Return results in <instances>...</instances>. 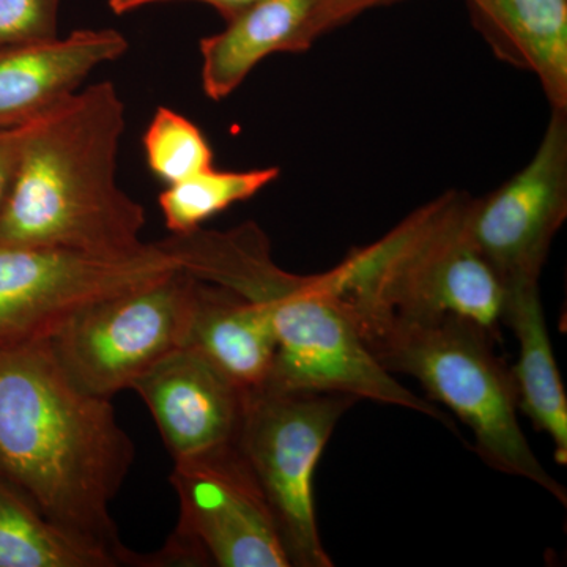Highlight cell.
Listing matches in <instances>:
<instances>
[{"mask_svg": "<svg viewBox=\"0 0 567 567\" xmlns=\"http://www.w3.org/2000/svg\"><path fill=\"white\" fill-rule=\"evenodd\" d=\"M111 399L63 371L50 342L0 346V476L44 517L136 566L112 503L134 464Z\"/></svg>", "mask_w": 567, "mask_h": 567, "instance_id": "cell-1", "label": "cell"}, {"mask_svg": "<svg viewBox=\"0 0 567 567\" xmlns=\"http://www.w3.org/2000/svg\"><path fill=\"white\" fill-rule=\"evenodd\" d=\"M181 270L226 287L267 312L278 354L268 385L328 391L361 401L401 406L456 431L434 402L402 386L375 360L358 327L352 306L330 274L300 276L275 262L267 235L257 224L229 230L171 235L159 241Z\"/></svg>", "mask_w": 567, "mask_h": 567, "instance_id": "cell-2", "label": "cell"}, {"mask_svg": "<svg viewBox=\"0 0 567 567\" xmlns=\"http://www.w3.org/2000/svg\"><path fill=\"white\" fill-rule=\"evenodd\" d=\"M123 132L125 103L107 81L25 122L0 245L104 256L144 248L145 208L117 182Z\"/></svg>", "mask_w": 567, "mask_h": 567, "instance_id": "cell-3", "label": "cell"}, {"mask_svg": "<svg viewBox=\"0 0 567 567\" xmlns=\"http://www.w3.org/2000/svg\"><path fill=\"white\" fill-rule=\"evenodd\" d=\"M473 197L450 192L331 268L354 316L472 320L498 339L505 289L468 233Z\"/></svg>", "mask_w": 567, "mask_h": 567, "instance_id": "cell-4", "label": "cell"}, {"mask_svg": "<svg viewBox=\"0 0 567 567\" xmlns=\"http://www.w3.org/2000/svg\"><path fill=\"white\" fill-rule=\"evenodd\" d=\"M357 322L388 372L413 377L431 401L445 405L472 431L475 451L488 466L532 481L566 505V488L544 468L522 431L516 380L496 357L494 336L454 316H357Z\"/></svg>", "mask_w": 567, "mask_h": 567, "instance_id": "cell-5", "label": "cell"}, {"mask_svg": "<svg viewBox=\"0 0 567 567\" xmlns=\"http://www.w3.org/2000/svg\"><path fill=\"white\" fill-rule=\"evenodd\" d=\"M357 399L267 385L246 395L237 445L295 567H331L317 525L315 475L336 425Z\"/></svg>", "mask_w": 567, "mask_h": 567, "instance_id": "cell-6", "label": "cell"}, {"mask_svg": "<svg viewBox=\"0 0 567 567\" xmlns=\"http://www.w3.org/2000/svg\"><path fill=\"white\" fill-rule=\"evenodd\" d=\"M196 290L178 268L89 306L48 342L78 386L112 399L186 347Z\"/></svg>", "mask_w": 567, "mask_h": 567, "instance_id": "cell-7", "label": "cell"}, {"mask_svg": "<svg viewBox=\"0 0 567 567\" xmlns=\"http://www.w3.org/2000/svg\"><path fill=\"white\" fill-rule=\"evenodd\" d=\"M178 522L141 567H290L281 536L237 445L174 462Z\"/></svg>", "mask_w": 567, "mask_h": 567, "instance_id": "cell-8", "label": "cell"}, {"mask_svg": "<svg viewBox=\"0 0 567 567\" xmlns=\"http://www.w3.org/2000/svg\"><path fill=\"white\" fill-rule=\"evenodd\" d=\"M178 268L159 244L115 256L0 245V346L50 341L89 306Z\"/></svg>", "mask_w": 567, "mask_h": 567, "instance_id": "cell-9", "label": "cell"}, {"mask_svg": "<svg viewBox=\"0 0 567 567\" xmlns=\"http://www.w3.org/2000/svg\"><path fill=\"white\" fill-rule=\"evenodd\" d=\"M567 218V111L551 110L527 166L472 199L468 233L503 289L539 286L551 241Z\"/></svg>", "mask_w": 567, "mask_h": 567, "instance_id": "cell-10", "label": "cell"}, {"mask_svg": "<svg viewBox=\"0 0 567 567\" xmlns=\"http://www.w3.org/2000/svg\"><path fill=\"white\" fill-rule=\"evenodd\" d=\"M175 461L237 442L246 391L193 347H183L133 383Z\"/></svg>", "mask_w": 567, "mask_h": 567, "instance_id": "cell-11", "label": "cell"}, {"mask_svg": "<svg viewBox=\"0 0 567 567\" xmlns=\"http://www.w3.org/2000/svg\"><path fill=\"white\" fill-rule=\"evenodd\" d=\"M128 40L114 29H81L52 39L0 50V128L39 117L80 85L93 70L117 61Z\"/></svg>", "mask_w": 567, "mask_h": 567, "instance_id": "cell-12", "label": "cell"}, {"mask_svg": "<svg viewBox=\"0 0 567 567\" xmlns=\"http://www.w3.org/2000/svg\"><path fill=\"white\" fill-rule=\"evenodd\" d=\"M315 9L316 0H257L223 32L200 40L205 95L223 102L270 55L311 50Z\"/></svg>", "mask_w": 567, "mask_h": 567, "instance_id": "cell-13", "label": "cell"}, {"mask_svg": "<svg viewBox=\"0 0 567 567\" xmlns=\"http://www.w3.org/2000/svg\"><path fill=\"white\" fill-rule=\"evenodd\" d=\"M496 58L535 74L551 110L567 111V0H466Z\"/></svg>", "mask_w": 567, "mask_h": 567, "instance_id": "cell-14", "label": "cell"}, {"mask_svg": "<svg viewBox=\"0 0 567 567\" xmlns=\"http://www.w3.org/2000/svg\"><path fill=\"white\" fill-rule=\"evenodd\" d=\"M186 346L246 393L262 390L274 375L278 342L267 312L226 287L197 279Z\"/></svg>", "mask_w": 567, "mask_h": 567, "instance_id": "cell-15", "label": "cell"}, {"mask_svg": "<svg viewBox=\"0 0 567 567\" xmlns=\"http://www.w3.org/2000/svg\"><path fill=\"white\" fill-rule=\"evenodd\" d=\"M503 323L514 331L518 409L554 443L558 464H567V398L540 301L539 286L505 292Z\"/></svg>", "mask_w": 567, "mask_h": 567, "instance_id": "cell-16", "label": "cell"}, {"mask_svg": "<svg viewBox=\"0 0 567 567\" xmlns=\"http://www.w3.org/2000/svg\"><path fill=\"white\" fill-rule=\"evenodd\" d=\"M104 548L59 527L0 476V567H118Z\"/></svg>", "mask_w": 567, "mask_h": 567, "instance_id": "cell-17", "label": "cell"}, {"mask_svg": "<svg viewBox=\"0 0 567 567\" xmlns=\"http://www.w3.org/2000/svg\"><path fill=\"white\" fill-rule=\"evenodd\" d=\"M279 167L218 171L215 166L166 186L158 197L164 224L173 235L193 233L227 208L251 199L278 181Z\"/></svg>", "mask_w": 567, "mask_h": 567, "instance_id": "cell-18", "label": "cell"}, {"mask_svg": "<svg viewBox=\"0 0 567 567\" xmlns=\"http://www.w3.org/2000/svg\"><path fill=\"white\" fill-rule=\"evenodd\" d=\"M142 142L148 169L167 186L213 167V151L199 126L171 107L156 110Z\"/></svg>", "mask_w": 567, "mask_h": 567, "instance_id": "cell-19", "label": "cell"}, {"mask_svg": "<svg viewBox=\"0 0 567 567\" xmlns=\"http://www.w3.org/2000/svg\"><path fill=\"white\" fill-rule=\"evenodd\" d=\"M61 0H0V50L58 39Z\"/></svg>", "mask_w": 567, "mask_h": 567, "instance_id": "cell-20", "label": "cell"}, {"mask_svg": "<svg viewBox=\"0 0 567 567\" xmlns=\"http://www.w3.org/2000/svg\"><path fill=\"white\" fill-rule=\"evenodd\" d=\"M393 2H401V0H316L311 22L312 37L317 40L323 33L352 21L365 10Z\"/></svg>", "mask_w": 567, "mask_h": 567, "instance_id": "cell-21", "label": "cell"}, {"mask_svg": "<svg viewBox=\"0 0 567 567\" xmlns=\"http://www.w3.org/2000/svg\"><path fill=\"white\" fill-rule=\"evenodd\" d=\"M24 123L0 128V212L6 207L20 167Z\"/></svg>", "mask_w": 567, "mask_h": 567, "instance_id": "cell-22", "label": "cell"}, {"mask_svg": "<svg viewBox=\"0 0 567 567\" xmlns=\"http://www.w3.org/2000/svg\"><path fill=\"white\" fill-rule=\"evenodd\" d=\"M162 2H175V0H110V9L115 14H125L128 11ZM193 2L207 3V6L218 11L224 20L229 21L248 7H251L252 3H256L257 0H193Z\"/></svg>", "mask_w": 567, "mask_h": 567, "instance_id": "cell-23", "label": "cell"}]
</instances>
